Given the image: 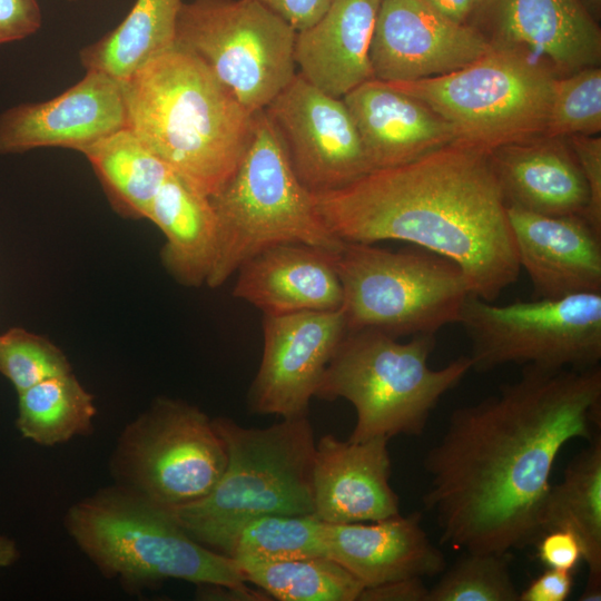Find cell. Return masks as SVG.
I'll list each match as a JSON object with an SVG mask.
<instances>
[{"label": "cell", "instance_id": "6da1fadb", "mask_svg": "<svg viewBox=\"0 0 601 601\" xmlns=\"http://www.w3.org/2000/svg\"><path fill=\"white\" fill-rule=\"evenodd\" d=\"M601 427V370L525 365L499 393L453 411L426 453L423 502L441 540L467 552H511L542 534L561 450Z\"/></svg>", "mask_w": 601, "mask_h": 601}, {"label": "cell", "instance_id": "7a4b0ae2", "mask_svg": "<svg viewBox=\"0 0 601 601\" xmlns=\"http://www.w3.org/2000/svg\"><path fill=\"white\" fill-rule=\"evenodd\" d=\"M313 197L338 239L404 240L439 254L484 300H495L519 277L506 205L490 151L481 147L454 141Z\"/></svg>", "mask_w": 601, "mask_h": 601}, {"label": "cell", "instance_id": "3957f363", "mask_svg": "<svg viewBox=\"0 0 601 601\" xmlns=\"http://www.w3.org/2000/svg\"><path fill=\"white\" fill-rule=\"evenodd\" d=\"M121 83L127 128L194 188L217 194L249 146L255 114L177 46Z\"/></svg>", "mask_w": 601, "mask_h": 601}, {"label": "cell", "instance_id": "277c9868", "mask_svg": "<svg viewBox=\"0 0 601 601\" xmlns=\"http://www.w3.org/2000/svg\"><path fill=\"white\" fill-rule=\"evenodd\" d=\"M226 450L225 470L204 497L170 509L199 543L216 550L240 523L263 515L313 514L314 432L308 416L266 427L213 418Z\"/></svg>", "mask_w": 601, "mask_h": 601}, {"label": "cell", "instance_id": "5b68a950", "mask_svg": "<svg viewBox=\"0 0 601 601\" xmlns=\"http://www.w3.org/2000/svg\"><path fill=\"white\" fill-rule=\"evenodd\" d=\"M66 528L102 574L130 588L178 579L250 590L234 559L196 541L170 509L122 485L78 501Z\"/></svg>", "mask_w": 601, "mask_h": 601}, {"label": "cell", "instance_id": "8992f818", "mask_svg": "<svg viewBox=\"0 0 601 601\" xmlns=\"http://www.w3.org/2000/svg\"><path fill=\"white\" fill-rule=\"evenodd\" d=\"M435 335L408 342L377 329L348 331L331 357L315 397L345 398L356 411L352 442L418 436L440 400L472 370L461 356L434 370L428 358Z\"/></svg>", "mask_w": 601, "mask_h": 601}, {"label": "cell", "instance_id": "52a82bcc", "mask_svg": "<svg viewBox=\"0 0 601 601\" xmlns=\"http://www.w3.org/2000/svg\"><path fill=\"white\" fill-rule=\"evenodd\" d=\"M209 198L218 224L216 257L206 282L210 288L275 245L299 243L331 252L343 245L321 218L313 193L296 176L264 110L255 114L252 140L236 171Z\"/></svg>", "mask_w": 601, "mask_h": 601}, {"label": "cell", "instance_id": "ba28073f", "mask_svg": "<svg viewBox=\"0 0 601 601\" xmlns=\"http://www.w3.org/2000/svg\"><path fill=\"white\" fill-rule=\"evenodd\" d=\"M348 331L377 329L395 338L435 335L459 323L470 295L461 268L433 252H393L374 244L343 242L335 253Z\"/></svg>", "mask_w": 601, "mask_h": 601}, {"label": "cell", "instance_id": "9c48e42d", "mask_svg": "<svg viewBox=\"0 0 601 601\" xmlns=\"http://www.w3.org/2000/svg\"><path fill=\"white\" fill-rule=\"evenodd\" d=\"M555 78L524 53L492 45L455 71L387 83L447 121L457 141L491 151L545 131Z\"/></svg>", "mask_w": 601, "mask_h": 601}, {"label": "cell", "instance_id": "30bf717a", "mask_svg": "<svg viewBox=\"0 0 601 601\" xmlns=\"http://www.w3.org/2000/svg\"><path fill=\"white\" fill-rule=\"evenodd\" d=\"M296 33L256 0H191L180 8L175 46L201 60L256 114L296 75Z\"/></svg>", "mask_w": 601, "mask_h": 601}, {"label": "cell", "instance_id": "8fae6325", "mask_svg": "<svg viewBox=\"0 0 601 601\" xmlns=\"http://www.w3.org/2000/svg\"><path fill=\"white\" fill-rule=\"evenodd\" d=\"M472 368L504 364L588 368L601 358V292L495 305L470 294L461 309Z\"/></svg>", "mask_w": 601, "mask_h": 601}, {"label": "cell", "instance_id": "7c38bea8", "mask_svg": "<svg viewBox=\"0 0 601 601\" xmlns=\"http://www.w3.org/2000/svg\"><path fill=\"white\" fill-rule=\"evenodd\" d=\"M226 460L213 418L186 402L159 398L124 431L114 469L122 486L175 509L208 494Z\"/></svg>", "mask_w": 601, "mask_h": 601}, {"label": "cell", "instance_id": "4fadbf2b", "mask_svg": "<svg viewBox=\"0 0 601 601\" xmlns=\"http://www.w3.org/2000/svg\"><path fill=\"white\" fill-rule=\"evenodd\" d=\"M264 111L311 193L338 189L372 170L343 99L316 88L299 72Z\"/></svg>", "mask_w": 601, "mask_h": 601}, {"label": "cell", "instance_id": "5bb4252c", "mask_svg": "<svg viewBox=\"0 0 601 601\" xmlns=\"http://www.w3.org/2000/svg\"><path fill=\"white\" fill-rule=\"evenodd\" d=\"M347 333L343 311L263 315V354L249 407L283 418L308 416L312 397Z\"/></svg>", "mask_w": 601, "mask_h": 601}, {"label": "cell", "instance_id": "9a60e30c", "mask_svg": "<svg viewBox=\"0 0 601 601\" xmlns=\"http://www.w3.org/2000/svg\"><path fill=\"white\" fill-rule=\"evenodd\" d=\"M491 49L475 27L449 20L425 0H381L370 61L374 79L410 82L461 69Z\"/></svg>", "mask_w": 601, "mask_h": 601}, {"label": "cell", "instance_id": "2e32d148", "mask_svg": "<svg viewBox=\"0 0 601 601\" xmlns=\"http://www.w3.org/2000/svg\"><path fill=\"white\" fill-rule=\"evenodd\" d=\"M127 128L120 80L96 70L60 95L23 102L0 115V154L36 148H66L81 152L98 140Z\"/></svg>", "mask_w": 601, "mask_h": 601}, {"label": "cell", "instance_id": "e0dca14e", "mask_svg": "<svg viewBox=\"0 0 601 601\" xmlns=\"http://www.w3.org/2000/svg\"><path fill=\"white\" fill-rule=\"evenodd\" d=\"M473 17L497 47L524 53L554 75L599 66L601 32L581 0H481Z\"/></svg>", "mask_w": 601, "mask_h": 601}, {"label": "cell", "instance_id": "ac0fdd59", "mask_svg": "<svg viewBox=\"0 0 601 601\" xmlns=\"http://www.w3.org/2000/svg\"><path fill=\"white\" fill-rule=\"evenodd\" d=\"M520 267L535 298L601 292V231L582 215H544L508 206Z\"/></svg>", "mask_w": 601, "mask_h": 601}, {"label": "cell", "instance_id": "d6986e66", "mask_svg": "<svg viewBox=\"0 0 601 601\" xmlns=\"http://www.w3.org/2000/svg\"><path fill=\"white\" fill-rule=\"evenodd\" d=\"M388 439L341 441L328 434L315 446L313 514L325 523L370 522L400 514L390 484Z\"/></svg>", "mask_w": 601, "mask_h": 601}, {"label": "cell", "instance_id": "ffe728a7", "mask_svg": "<svg viewBox=\"0 0 601 601\" xmlns=\"http://www.w3.org/2000/svg\"><path fill=\"white\" fill-rule=\"evenodd\" d=\"M326 556L352 573L364 588L388 581L433 577L445 569L443 553L422 526V514L401 513L354 523H325Z\"/></svg>", "mask_w": 601, "mask_h": 601}, {"label": "cell", "instance_id": "44dd1931", "mask_svg": "<svg viewBox=\"0 0 601 601\" xmlns=\"http://www.w3.org/2000/svg\"><path fill=\"white\" fill-rule=\"evenodd\" d=\"M335 253L299 243L266 248L237 269L233 295L263 315L339 309L343 289Z\"/></svg>", "mask_w": 601, "mask_h": 601}, {"label": "cell", "instance_id": "7402d4cb", "mask_svg": "<svg viewBox=\"0 0 601 601\" xmlns=\"http://www.w3.org/2000/svg\"><path fill=\"white\" fill-rule=\"evenodd\" d=\"M342 99L372 170L411 161L457 141L447 121L387 82L370 79Z\"/></svg>", "mask_w": 601, "mask_h": 601}, {"label": "cell", "instance_id": "603a6c76", "mask_svg": "<svg viewBox=\"0 0 601 601\" xmlns=\"http://www.w3.org/2000/svg\"><path fill=\"white\" fill-rule=\"evenodd\" d=\"M381 0H332L312 26L297 31L299 73L322 91L343 98L374 79L370 47Z\"/></svg>", "mask_w": 601, "mask_h": 601}, {"label": "cell", "instance_id": "cb8c5ba5", "mask_svg": "<svg viewBox=\"0 0 601 601\" xmlns=\"http://www.w3.org/2000/svg\"><path fill=\"white\" fill-rule=\"evenodd\" d=\"M508 206L544 215H582L589 190L574 154L554 141H515L490 151Z\"/></svg>", "mask_w": 601, "mask_h": 601}, {"label": "cell", "instance_id": "d4e9b609", "mask_svg": "<svg viewBox=\"0 0 601 601\" xmlns=\"http://www.w3.org/2000/svg\"><path fill=\"white\" fill-rule=\"evenodd\" d=\"M162 233L161 262L180 284H206L218 239V224L210 198L169 170L147 218Z\"/></svg>", "mask_w": 601, "mask_h": 601}, {"label": "cell", "instance_id": "484cf974", "mask_svg": "<svg viewBox=\"0 0 601 601\" xmlns=\"http://www.w3.org/2000/svg\"><path fill=\"white\" fill-rule=\"evenodd\" d=\"M542 533L555 528L573 531L583 548L588 581L581 601L601 599V436L590 441L551 485L542 512ZM541 536V535H540Z\"/></svg>", "mask_w": 601, "mask_h": 601}, {"label": "cell", "instance_id": "4316f807", "mask_svg": "<svg viewBox=\"0 0 601 601\" xmlns=\"http://www.w3.org/2000/svg\"><path fill=\"white\" fill-rule=\"evenodd\" d=\"M183 0H136L111 31L79 51L86 70L127 80L151 60L175 47Z\"/></svg>", "mask_w": 601, "mask_h": 601}, {"label": "cell", "instance_id": "83f0119b", "mask_svg": "<svg viewBox=\"0 0 601 601\" xmlns=\"http://www.w3.org/2000/svg\"><path fill=\"white\" fill-rule=\"evenodd\" d=\"M120 214L147 218L151 203L169 173L129 128L120 129L81 151Z\"/></svg>", "mask_w": 601, "mask_h": 601}, {"label": "cell", "instance_id": "f1b7e54d", "mask_svg": "<svg viewBox=\"0 0 601 601\" xmlns=\"http://www.w3.org/2000/svg\"><path fill=\"white\" fill-rule=\"evenodd\" d=\"M18 396L17 428L36 444L53 446L92 430L93 397L71 372L43 380Z\"/></svg>", "mask_w": 601, "mask_h": 601}, {"label": "cell", "instance_id": "f546056e", "mask_svg": "<svg viewBox=\"0 0 601 601\" xmlns=\"http://www.w3.org/2000/svg\"><path fill=\"white\" fill-rule=\"evenodd\" d=\"M246 582L282 601H358L363 584L328 556L235 560Z\"/></svg>", "mask_w": 601, "mask_h": 601}, {"label": "cell", "instance_id": "4dcf8cb0", "mask_svg": "<svg viewBox=\"0 0 601 601\" xmlns=\"http://www.w3.org/2000/svg\"><path fill=\"white\" fill-rule=\"evenodd\" d=\"M324 522L314 514H269L230 531L216 552L234 560L283 561L326 556Z\"/></svg>", "mask_w": 601, "mask_h": 601}, {"label": "cell", "instance_id": "1f68e13d", "mask_svg": "<svg viewBox=\"0 0 601 601\" xmlns=\"http://www.w3.org/2000/svg\"><path fill=\"white\" fill-rule=\"evenodd\" d=\"M511 552H467L428 589L427 601H519Z\"/></svg>", "mask_w": 601, "mask_h": 601}, {"label": "cell", "instance_id": "d6a6232c", "mask_svg": "<svg viewBox=\"0 0 601 601\" xmlns=\"http://www.w3.org/2000/svg\"><path fill=\"white\" fill-rule=\"evenodd\" d=\"M601 130V69L587 67L553 85L545 131L550 136H592Z\"/></svg>", "mask_w": 601, "mask_h": 601}, {"label": "cell", "instance_id": "836d02e7", "mask_svg": "<svg viewBox=\"0 0 601 601\" xmlns=\"http://www.w3.org/2000/svg\"><path fill=\"white\" fill-rule=\"evenodd\" d=\"M70 372L66 355L47 338L17 327L0 335V373L18 394Z\"/></svg>", "mask_w": 601, "mask_h": 601}, {"label": "cell", "instance_id": "e575fe53", "mask_svg": "<svg viewBox=\"0 0 601 601\" xmlns=\"http://www.w3.org/2000/svg\"><path fill=\"white\" fill-rule=\"evenodd\" d=\"M570 144L589 190V203L583 217L601 231V138L575 135Z\"/></svg>", "mask_w": 601, "mask_h": 601}, {"label": "cell", "instance_id": "d590c367", "mask_svg": "<svg viewBox=\"0 0 601 601\" xmlns=\"http://www.w3.org/2000/svg\"><path fill=\"white\" fill-rule=\"evenodd\" d=\"M536 555L546 569L570 571L583 560V548L579 536L565 528L545 531L536 540Z\"/></svg>", "mask_w": 601, "mask_h": 601}, {"label": "cell", "instance_id": "8d00e7d4", "mask_svg": "<svg viewBox=\"0 0 601 601\" xmlns=\"http://www.w3.org/2000/svg\"><path fill=\"white\" fill-rule=\"evenodd\" d=\"M42 24L38 0H0V45L23 40Z\"/></svg>", "mask_w": 601, "mask_h": 601}, {"label": "cell", "instance_id": "74e56055", "mask_svg": "<svg viewBox=\"0 0 601 601\" xmlns=\"http://www.w3.org/2000/svg\"><path fill=\"white\" fill-rule=\"evenodd\" d=\"M283 18L296 31L315 23L327 10L332 0H256Z\"/></svg>", "mask_w": 601, "mask_h": 601}, {"label": "cell", "instance_id": "f35d334b", "mask_svg": "<svg viewBox=\"0 0 601 601\" xmlns=\"http://www.w3.org/2000/svg\"><path fill=\"white\" fill-rule=\"evenodd\" d=\"M572 589V572L546 569L519 593V601H564Z\"/></svg>", "mask_w": 601, "mask_h": 601}, {"label": "cell", "instance_id": "ab89813d", "mask_svg": "<svg viewBox=\"0 0 601 601\" xmlns=\"http://www.w3.org/2000/svg\"><path fill=\"white\" fill-rule=\"evenodd\" d=\"M423 578L412 577L364 588L358 601H427Z\"/></svg>", "mask_w": 601, "mask_h": 601}, {"label": "cell", "instance_id": "60d3db41", "mask_svg": "<svg viewBox=\"0 0 601 601\" xmlns=\"http://www.w3.org/2000/svg\"><path fill=\"white\" fill-rule=\"evenodd\" d=\"M435 11L449 20L469 24L481 0H425Z\"/></svg>", "mask_w": 601, "mask_h": 601}, {"label": "cell", "instance_id": "b9f144b4", "mask_svg": "<svg viewBox=\"0 0 601 601\" xmlns=\"http://www.w3.org/2000/svg\"><path fill=\"white\" fill-rule=\"evenodd\" d=\"M18 558L19 550L17 543L6 535H0V569L10 566Z\"/></svg>", "mask_w": 601, "mask_h": 601}, {"label": "cell", "instance_id": "7bdbcfd3", "mask_svg": "<svg viewBox=\"0 0 601 601\" xmlns=\"http://www.w3.org/2000/svg\"><path fill=\"white\" fill-rule=\"evenodd\" d=\"M584 3L583 6L585 7V9L588 10V7L590 10L594 11V12H599L600 10V6H601V0H582ZM581 1V2H582Z\"/></svg>", "mask_w": 601, "mask_h": 601}, {"label": "cell", "instance_id": "ee69618b", "mask_svg": "<svg viewBox=\"0 0 601 601\" xmlns=\"http://www.w3.org/2000/svg\"><path fill=\"white\" fill-rule=\"evenodd\" d=\"M68 1H76V0H68Z\"/></svg>", "mask_w": 601, "mask_h": 601}]
</instances>
